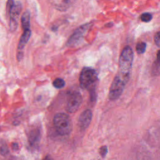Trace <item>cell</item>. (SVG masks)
<instances>
[{
    "instance_id": "44dd1931",
    "label": "cell",
    "mask_w": 160,
    "mask_h": 160,
    "mask_svg": "<svg viewBox=\"0 0 160 160\" xmlns=\"http://www.w3.org/2000/svg\"><path fill=\"white\" fill-rule=\"evenodd\" d=\"M43 160H53V159H52V158H51L50 156L48 155V156H46L43 159Z\"/></svg>"
},
{
    "instance_id": "ac0fdd59",
    "label": "cell",
    "mask_w": 160,
    "mask_h": 160,
    "mask_svg": "<svg viewBox=\"0 0 160 160\" xmlns=\"http://www.w3.org/2000/svg\"><path fill=\"white\" fill-rule=\"evenodd\" d=\"M155 41L156 44L159 47L160 45V33L158 32L155 36Z\"/></svg>"
},
{
    "instance_id": "8fae6325",
    "label": "cell",
    "mask_w": 160,
    "mask_h": 160,
    "mask_svg": "<svg viewBox=\"0 0 160 160\" xmlns=\"http://www.w3.org/2000/svg\"><path fill=\"white\" fill-rule=\"evenodd\" d=\"M39 140H40L39 131H35L30 133L29 136V141L32 145L36 144L37 142H38Z\"/></svg>"
},
{
    "instance_id": "3957f363",
    "label": "cell",
    "mask_w": 160,
    "mask_h": 160,
    "mask_svg": "<svg viewBox=\"0 0 160 160\" xmlns=\"http://www.w3.org/2000/svg\"><path fill=\"white\" fill-rule=\"evenodd\" d=\"M98 81V74L92 68L85 67L80 76V85L84 89L91 90Z\"/></svg>"
},
{
    "instance_id": "ffe728a7",
    "label": "cell",
    "mask_w": 160,
    "mask_h": 160,
    "mask_svg": "<svg viewBox=\"0 0 160 160\" xmlns=\"http://www.w3.org/2000/svg\"><path fill=\"white\" fill-rule=\"evenodd\" d=\"M23 53L22 52H19L18 53V55H17L18 59L20 61L23 58Z\"/></svg>"
},
{
    "instance_id": "4fadbf2b",
    "label": "cell",
    "mask_w": 160,
    "mask_h": 160,
    "mask_svg": "<svg viewBox=\"0 0 160 160\" xmlns=\"http://www.w3.org/2000/svg\"><path fill=\"white\" fill-rule=\"evenodd\" d=\"M53 86H54V87H55L56 88H58V89H60V88H62L65 86V82L63 79L57 78L54 81H53Z\"/></svg>"
},
{
    "instance_id": "30bf717a",
    "label": "cell",
    "mask_w": 160,
    "mask_h": 160,
    "mask_svg": "<svg viewBox=\"0 0 160 160\" xmlns=\"http://www.w3.org/2000/svg\"><path fill=\"white\" fill-rule=\"evenodd\" d=\"M22 28L25 30L29 29L30 27V13L28 11H26L22 15L21 17Z\"/></svg>"
},
{
    "instance_id": "2e32d148",
    "label": "cell",
    "mask_w": 160,
    "mask_h": 160,
    "mask_svg": "<svg viewBox=\"0 0 160 160\" xmlns=\"http://www.w3.org/2000/svg\"><path fill=\"white\" fill-rule=\"evenodd\" d=\"M99 152H100V154L101 155V156L103 157V158H104L106 155V154H107L108 153V148H107V146H101L100 148V151H99Z\"/></svg>"
},
{
    "instance_id": "6da1fadb",
    "label": "cell",
    "mask_w": 160,
    "mask_h": 160,
    "mask_svg": "<svg viewBox=\"0 0 160 160\" xmlns=\"http://www.w3.org/2000/svg\"><path fill=\"white\" fill-rule=\"evenodd\" d=\"M134 53L132 48L127 46L122 51L119 60V74L127 81L130 77L133 62Z\"/></svg>"
},
{
    "instance_id": "5bb4252c",
    "label": "cell",
    "mask_w": 160,
    "mask_h": 160,
    "mask_svg": "<svg viewBox=\"0 0 160 160\" xmlns=\"http://www.w3.org/2000/svg\"><path fill=\"white\" fill-rule=\"evenodd\" d=\"M141 20L143 22L148 23L152 20V15L148 13H143L141 14Z\"/></svg>"
},
{
    "instance_id": "d6986e66",
    "label": "cell",
    "mask_w": 160,
    "mask_h": 160,
    "mask_svg": "<svg viewBox=\"0 0 160 160\" xmlns=\"http://www.w3.org/2000/svg\"><path fill=\"white\" fill-rule=\"evenodd\" d=\"M18 148H19V146H18V143H14L12 144V148H13V150L16 151V150L18 149Z\"/></svg>"
},
{
    "instance_id": "52a82bcc",
    "label": "cell",
    "mask_w": 160,
    "mask_h": 160,
    "mask_svg": "<svg viewBox=\"0 0 160 160\" xmlns=\"http://www.w3.org/2000/svg\"><path fill=\"white\" fill-rule=\"evenodd\" d=\"M92 119V112L90 110L84 111L79 117L78 126L81 129H86L90 125Z\"/></svg>"
},
{
    "instance_id": "8992f818",
    "label": "cell",
    "mask_w": 160,
    "mask_h": 160,
    "mask_svg": "<svg viewBox=\"0 0 160 160\" xmlns=\"http://www.w3.org/2000/svg\"><path fill=\"white\" fill-rule=\"evenodd\" d=\"M82 103V96L78 91L72 93L68 99L66 110L70 113H73L77 111Z\"/></svg>"
},
{
    "instance_id": "e0dca14e",
    "label": "cell",
    "mask_w": 160,
    "mask_h": 160,
    "mask_svg": "<svg viewBox=\"0 0 160 160\" xmlns=\"http://www.w3.org/2000/svg\"><path fill=\"white\" fill-rule=\"evenodd\" d=\"M8 153H9L8 148L6 145H2L1 147H0V153H1L2 155L5 156Z\"/></svg>"
},
{
    "instance_id": "9a60e30c",
    "label": "cell",
    "mask_w": 160,
    "mask_h": 160,
    "mask_svg": "<svg viewBox=\"0 0 160 160\" xmlns=\"http://www.w3.org/2000/svg\"><path fill=\"white\" fill-rule=\"evenodd\" d=\"M14 5V0H8L7 5H6V11H7V13L8 14H10V12L13 8Z\"/></svg>"
},
{
    "instance_id": "277c9868",
    "label": "cell",
    "mask_w": 160,
    "mask_h": 160,
    "mask_svg": "<svg viewBox=\"0 0 160 160\" xmlns=\"http://www.w3.org/2000/svg\"><path fill=\"white\" fill-rule=\"evenodd\" d=\"M127 81L118 74L114 78L110 88L109 98L111 100H115L123 93Z\"/></svg>"
},
{
    "instance_id": "ba28073f",
    "label": "cell",
    "mask_w": 160,
    "mask_h": 160,
    "mask_svg": "<svg viewBox=\"0 0 160 160\" xmlns=\"http://www.w3.org/2000/svg\"><path fill=\"white\" fill-rule=\"evenodd\" d=\"M31 35H32V32L31 31H30V29H28V30H25V31H24V33L21 36V38L19 41L18 47V50H22L25 48L26 44L28 42L30 37H31Z\"/></svg>"
},
{
    "instance_id": "9c48e42d",
    "label": "cell",
    "mask_w": 160,
    "mask_h": 160,
    "mask_svg": "<svg viewBox=\"0 0 160 160\" xmlns=\"http://www.w3.org/2000/svg\"><path fill=\"white\" fill-rule=\"evenodd\" d=\"M21 9H22V6L20 3L14 4L10 14V20L18 21L20 14L21 11Z\"/></svg>"
},
{
    "instance_id": "5b68a950",
    "label": "cell",
    "mask_w": 160,
    "mask_h": 160,
    "mask_svg": "<svg viewBox=\"0 0 160 160\" xmlns=\"http://www.w3.org/2000/svg\"><path fill=\"white\" fill-rule=\"evenodd\" d=\"M91 26V23H88L83 25L80 26L77 30L74 32V33L71 35L67 42V46L69 47H74L75 46L80 44V43L83 39L86 33Z\"/></svg>"
},
{
    "instance_id": "7a4b0ae2",
    "label": "cell",
    "mask_w": 160,
    "mask_h": 160,
    "mask_svg": "<svg viewBox=\"0 0 160 160\" xmlns=\"http://www.w3.org/2000/svg\"><path fill=\"white\" fill-rule=\"evenodd\" d=\"M53 123L57 132L62 136L69 134L72 131V121L70 116L65 113L56 114L53 119Z\"/></svg>"
},
{
    "instance_id": "7c38bea8",
    "label": "cell",
    "mask_w": 160,
    "mask_h": 160,
    "mask_svg": "<svg viewBox=\"0 0 160 160\" xmlns=\"http://www.w3.org/2000/svg\"><path fill=\"white\" fill-rule=\"evenodd\" d=\"M146 44L145 43L139 42L136 44V47L137 53H138V54H143V53H144V51H146Z\"/></svg>"
}]
</instances>
